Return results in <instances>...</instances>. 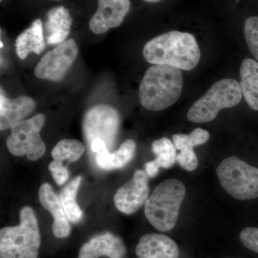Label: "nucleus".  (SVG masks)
<instances>
[{"label": "nucleus", "mask_w": 258, "mask_h": 258, "mask_svg": "<svg viewBox=\"0 0 258 258\" xmlns=\"http://www.w3.org/2000/svg\"><path fill=\"white\" fill-rule=\"evenodd\" d=\"M143 55L149 63L191 71L198 66L201 54L191 34L171 31L148 42L144 47Z\"/></svg>", "instance_id": "f257e3e1"}, {"label": "nucleus", "mask_w": 258, "mask_h": 258, "mask_svg": "<svg viewBox=\"0 0 258 258\" xmlns=\"http://www.w3.org/2000/svg\"><path fill=\"white\" fill-rule=\"evenodd\" d=\"M182 88L180 69L166 64H154L146 71L141 82L139 100L149 111H162L178 101Z\"/></svg>", "instance_id": "f03ea898"}, {"label": "nucleus", "mask_w": 258, "mask_h": 258, "mask_svg": "<svg viewBox=\"0 0 258 258\" xmlns=\"http://www.w3.org/2000/svg\"><path fill=\"white\" fill-rule=\"evenodd\" d=\"M41 236L35 212L25 206L20 212V224L0 230V258H37Z\"/></svg>", "instance_id": "7ed1b4c3"}, {"label": "nucleus", "mask_w": 258, "mask_h": 258, "mask_svg": "<svg viewBox=\"0 0 258 258\" xmlns=\"http://www.w3.org/2000/svg\"><path fill=\"white\" fill-rule=\"evenodd\" d=\"M185 195L186 188L179 179L164 180L156 186L146 202L144 212L148 221L161 232L172 230Z\"/></svg>", "instance_id": "20e7f679"}, {"label": "nucleus", "mask_w": 258, "mask_h": 258, "mask_svg": "<svg viewBox=\"0 0 258 258\" xmlns=\"http://www.w3.org/2000/svg\"><path fill=\"white\" fill-rule=\"evenodd\" d=\"M240 85L234 79L214 83L205 96L189 108L187 118L194 123H208L215 119L220 110L237 106L242 100Z\"/></svg>", "instance_id": "39448f33"}, {"label": "nucleus", "mask_w": 258, "mask_h": 258, "mask_svg": "<svg viewBox=\"0 0 258 258\" xmlns=\"http://www.w3.org/2000/svg\"><path fill=\"white\" fill-rule=\"evenodd\" d=\"M216 173L220 184L232 198H258V168L233 156L222 161Z\"/></svg>", "instance_id": "423d86ee"}, {"label": "nucleus", "mask_w": 258, "mask_h": 258, "mask_svg": "<svg viewBox=\"0 0 258 258\" xmlns=\"http://www.w3.org/2000/svg\"><path fill=\"white\" fill-rule=\"evenodd\" d=\"M45 121V116L40 113L12 127L11 134L7 139L9 152L17 157L26 156L30 161L40 159L46 151L40 137Z\"/></svg>", "instance_id": "0eeeda50"}, {"label": "nucleus", "mask_w": 258, "mask_h": 258, "mask_svg": "<svg viewBox=\"0 0 258 258\" xmlns=\"http://www.w3.org/2000/svg\"><path fill=\"white\" fill-rule=\"evenodd\" d=\"M120 115L113 107L99 104L88 110L83 121V134L88 147L93 141L101 139L108 150L114 147L120 126Z\"/></svg>", "instance_id": "6e6552de"}, {"label": "nucleus", "mask_w": 258, "mask_h": 258, "mask_svg": "<svg viewBox=\"0 0 258 258\" xmlns=\"http://www.w3.org/2000/svg\"><path fill=\"white\" fill-rule=\"evenodd\" d=\"M79 54L74 39L66 40L46 52L37 62L35 75L40 79L59 82L64 79Z\"/></svg>", "instance_id": "1a4fd4ad"}, {"label": "nucleus", "mask_w": 258, "mask_h": 258, "mask_svg": "<svg viewBox=\"0 0 258 258\" xmlns=\"http://www.w3.org/2000/svg\"><path fill=\"white\" fill-rule=\"evenodd\" d=\"M149 195L147 173L137 170L133 177L120 186L115 194L113 201L117 210L125 215L136 213L146 203Z\"/></svg>", "instance_id": "9d476101"}, {"label": "nucleus", "mask_w": 258, "mask_h": 258, "mask_svg": "<svg viewBox=\"0 0 258 258\" xmlns=\"http://www.w3.org/2000/svg\"><path fill=\"white\" fill-rule=\"evenodd\" d=\"M130 8V0H98V10L89 22L90 30L101 35L120 26Z\"/></svg>", "instance_id": "9b49d317"}, {"label": "nucleus", "mask_w": 258, "mask_h": 258, "mask_svg": "<svg viewBox=\"0 0 258 258\" xmlns=\"http://www.w3.org/2000/svg\"><path fill=\"white\" fill-rule=\"evenodd\" d=\"M126 254L123 241L110 232L95 236L83 244L79 258H124Z\"/></svg>", "instance_id": "f8f14e48"}, {"label": "nucleus", "mask_w": 258, "mask_h": 258, "mask_svg": "<svg viewBox=\"0 0 258 258\" xmlns=\"http://www.w3.org/2000/svg\"><path fill=\"white\" fill-rule=\"evenodd\" d=\"M0 96V130L12 128L23 121L35 111L36 103L28 96H22L15 99L7 98L1 89Z\"/></svg>", "instance_id": "ddd939ff"}, {"label": "nucleus", "mask_w": 258, "mask_h": 258, "mask_svg": "<svg viewBox=\"0 0 258 258\" xmlns=\"http://www.w3.org/2000/svg\"><path fill=\"white\" fill-rule=\"evenodd\" d=\"M138 258H179L175 241L161 234H147L141 237L136 247Z\"/></svg>", "instance_id": "4468645a"}, {"label": "nucleus", "mask_w": 258, "mask_h": 258, "mask_svg": "<svg viewBox=\"0 0 258 258\" xmlns=\"http://www.w3.org/2000/svg\"><path fill=\"white\" fill-rule=\"evenodd\" d=\"M38 194L39 200L42 206L50 212L53 217L52 232L54 236L58 239L69 237L71 234V225L60 198L54 192L52 186L47 183L41 185Z\"/></svg>", "instance_id": "2eb2a0df"}, {"label": "nucleus", "mask_w": 258, "mask_h": 258, "mask_svg": "<svg viewBox=\"0 0 258 258\" xmlns=\"http://www.w3.org/2000/svg\"><path fill=\"white\" fill-rule=\"evenodd\" d=\"M72 23L69 10L63 6L56 7L49 10L45 23V39L47 43L57 45L66 41Z\"/></svg>", "instance_id": "dca6fc26"}, {"label": "nucleus", "mask_w": 258, "mask_h": 258, "mask_svg": "<svg viewBox=\"0 0 258 258\" xmlns=\"http://www.w3.org/2000/svg\"><path fill=\"white\" fill-rule=\"evenodd\" d=\"M45 40L42 21L37 19L17 37L15 49L19 58L25 60L30 52L40 55L45 47Z\"/></svg>", "instance_id": "f3484780"}, {"label": "nucleus", "mask_w": 258, "mask_h": 258, "mask_svg": "<svg viewBox=\"0 0 258 258\" xmlns=\"http://www.w3.org/2000/svg\"><path fill=\"white\" fill-rule=\"evenodd\" d=\"M136 149L137 144L132 139L125 140L113 153L110 152L105 145L96 154L97 165L105 170L121 169L133 159Z\"/></svg>", "instance_id": "a211bd4d"}, {"label": "nucleus", "mask_w": 258, "mask_h": 258, "mask_svg": "<svg viewBox=\"0 0 258 258\" xmlns=\"http://www.w3.org/2000/svg\"><path fill=\"white\" fill-rule=\"evenodd\" d=\"M240 87L244 99L253 111H258V62L244 59L240 66Z\"/></svg>", "instance_id": "6ab92c4d"}, {"label": "nucleus", "mask_w": 258, "mask_h": 258, "mask_svg": "<svg viewBox=\"0 0 258 258\" xmlns=\"http://www.w3.org/2000/svg\"><path fill=\"white\" fill-rule=\"evenodd\" d=\"M81 181L82 177L81 176L75 178L64 186L60 191L59 197L69 221L74 224L79 223L83 216L82 210L76 200Z\"/></svg>", "instance_id": "aec40b11"}, {"label": "nucleus", "mask_w": 258, "mask_h": 258, "mask_svg": "<svg viewBox=\"0 0 258 258\" xmlns=\"http://www.w3.org/2000/svg\"><path fill=\"white\" fill-rule=\"evenodd\" d=\"M85 147L83 143L76 139H63L61 140L52 149L51 155L54 160L63 162H75L79 160L83 155Z\"/></svg>", "instance_id": "412c9836"}, {"label": "nucleus", "mask_w": 258, "mask_h": 258, "mask_svg": "<svg viewBox=\"0 0 258 258\" xmlns=\"http://www.w3.org/2000/svg\"><path fill=\"white\" fill-rule=\"evenodd\" d=\"M152 152L155 154L158 164L164 169H169L175 164L176 161V147L170 139L161 138L153 142Z\"/></svg>", "instance_id": "4be33fe9"}, {"label": "nucleus", "mask_w": 258, "mask_h": 258, "mask_svg": "<svg viewBox=\"0 0 258 258\" xmlns=\"http://www.w3.org/2000/svg\"><path fill=\"white\" fill-rule=\"evenodd\" d=\"M210 137L208 131L198 128L190 134H174L172 140L176 149L181 151L184 149H193L194 147L203 145L208 142Z\"/></svg>", "instance_id": "5701e85b"}, {"label": "nucleus", "mask_w": 258, "mask_h": 258, "mask_svg": "<svg viewBox=\"0 0 258 258\" xmlns=\"http://www.w3.org/2000/svg\"><path fill=\"white\" fill-rule=\"evenodd\" d=\"M244 32L249 50L258 61V17H251L246 20Z\"/></svg>", "instance_id": "b1692460"}, {"label": "nucleus", "mask_w": 258, "mask_h": 258, "mask_svg": "<svg viewBox=\"0 0 258 258\" xmlns=\"http://www.w3.org/2000/svg\"><path fill=\"white\" fill-rule=\"evenodd\" d=\"M240 240L245 248L258 254V227L243 229L240 233Z\"/></svg>", "instance_id": "393cba45"}, {"label": "nucleus", "mask_w": 258, "mask_h": 258, "mask_svg": "<svg viewBox=\"0 0 258 258\" xmlns=\"http://www.w3.org/2000/svg\"><path fill=\"white\" fill-rule=\"evenodd\" d=\"M179 165L188 171H193L198 168V159L193 149H184L176 156Z\"/></svg>", "instance_id": "a878e982"}, {"label": "nucleus", "mask_w": 258, "mask_h": 258, "mask_svg": "<svg viewBox=\"0 0 258 258\" xmlns=\"http://www.w3.org/2000/svg\"><path fill=\"white\" fill-rule=\"evenodd\" d=\"M49 170L50 171L52 178L58 185L64 184L69 178V171L67 167L63 166L60 161L54 160L49 164Z\"/></svg>", "instance_id": "bb28decb"}, {"label": "nucleus", "mask_w": 258, "mask_h": 258, "mask_svg": "<svg viewBox=\"0 0 258 258\" xmlns=\"http://www.w3.org/2000/svg\"><path fill=\"white\" fill-rule=\"evenodd\" d=\"M160 168L161 166L155 160L149 161L145 165L146 173L149 177H155L159 173Z\"/></svg>", "instance_id": "cd10ccee"}, {"label": "nucleus", "mask_w": 258, "mask_h": 258, "mask_svg": "<svg viewBox=\"0 0 258 258\" xmlns=\"http://www.w3.org/2000/svg\"><path fill=\"white\" fill-rule=\"evenodd\" d=\"M144 1L147 2V3H159V2H160L161 0H144Z\"/></svg>", "instance_id": "c85d7f7f"}, {"label": "nucleus", "mask_w": 258, "mask_h": 258, "mask_svg": "<svg viewBox=\"0 0 258 258\" xmlns=\"http://www.w3.org/2000/svg\"><path fill=\"white\" fill-rule=\"evenodd\" d=\"M3 46H4V45H3V42L1 41V48H3Z\"/></svg>", "instance_id": "c756f323"}, {"label": "nucleus", "mask_w": 258, "mask_h": 258, "mask_svg": "<svg viewBox=\"0 0 258 258\" xmlns=\"http://www.w3.org/2000/svg\"><path fill=\"white\" fill-rule=\"evenodd\" d=\"M52 1H59V0H52Z\"/></svg>", "instance_id": "7c9ffc66"}, {"label": "nucleus", "mask_w": 258, "mask_h": 258, "mask_svg": "<svg viewBox=\"0 0 258 258\" xmlns=\"http://www.w3.org/2000/svg\"><path fill=\"white\" fill-rule=\"evenodd\" d=\"M0 1H3V0H0Z\"/></svg>", "instance_id": "2f4dec72"}]
</instances>
